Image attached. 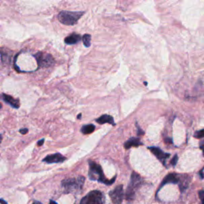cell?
Here are the masks:
<instances>
[{
	"instance_id": "obj_5",
	"label": "cell",
	"mask_w": 204,
	"mask_h": 204,
	"mask_svg": "<svg viewBox=\"0 0 204 204\" xmlns=\"http://www.w3.org/2000/svg\"><path fill=\"white\" fill-rule=\"evenodd\" d=\"M81 204H102L105 202V195L100 191L89 192L81 200Z\"/></svg>"
},
{
	"instance_id": "obj_27",
	"label": "cell",
	"mask_w": 204,
	"mask_h": 204,
	"mask_svg": "<svg viewBox=\"0 0 204 204\" xmlns=\"http://www.w3.org/2000/svg\"><path fill=\"white\" fill-rule=\"evenodd\" d=\"M49 202H50V203H54V204L57 203V202H55V201H53V200H50V201H49Z\"/></svg>"
},
{
	"instance_id": "obj_4",
	"label": "cell",
	"mask_w": 204,
	"mask_h": 204,
	"mask_svg": "<svg viewBox=\"0 0 204 204\" xmlns=\"http://www.w3.org/2000/svg\"><path fill=\"white\" fill-rule=\"evenodd\" d=\"M141 177L136 172H132L131 176L130 183L127 187L126 193H125V198L128 201L133 200L135 198V192L139 188L141 184Z\"/></svg>"
},
{
	"instance_id": "obj_15",
	"label": "cell",
	"mask_w": 204,
	"mask_h": 204,
	"mask_svg": "<svg viewBox=\"0 0 204 204\" xmlns=\"http://www.w3.org/2000/svg\"><path fill=\"white\" fill-rule=\"evenodd\" d=\"M142 143L140 142V139L138 138H130L129 140H127L126 142L125 143V148L126 149H129V148H132V147H138L140 145H142Z\"/></svg>"
},
{
	"instance_id": "obj_2",
	"label": "cell",
	"mask_w": 204,
	"mask_h": 204,
	"mask_svg": "<svg viewBox=\"0 0 204 204\" xmlns=\"http://www.w3.org/2000/svg\"><path fill=\"white\" fill-rule=\"evenodd\" d=\"M84 180L85 179L84 176H78L77 178H71L63 180L62 182V186L64 193L78 194L81 192L84 183Z\"/></svg>"
},
{
	"instance_id": "obj_20",
	"label": "cell",
	"mask_w": 204,
	"mask_h": 204,
	"mask_svg": "<svg viewBox=\"0 0 204 204\" xmlns=\"http://www.w3.org/2000/svg\"><path fill=\"white\" fill-rule=\"evenodd\" d=\"M199 195L200 199L202 200V203H204V191H200L199 193Z\"/></svg>"
},
{
	"instance_id": "obj_1",
	"label": "cell",
	"mask_w": 204,
	"mask_h": 204,
	"mask_svg": "<svg viewBox=\"0 0 204 204\" xmlns=\"http://www.w3.org/2000/svg\"><path fill=\"white\" fill-rule=\"evenodd\" d=\"M89 177L91 180H94V181H97L99 183H104L106 185H111L116 180V176L112 179V180H109L105 176L104 173H103V170L100 164H97V163L93 162L92 160H89Z\"/></svg>"
},
{
	"instance_id": "obj_3",
	"label": "cell",
	"mask_w": 204,
	"mask_h": 204,
	"mask_svg": "<svg viewBox=\"0 0 204 204\" xmlns=\"http://www.w3.org/2000/svg\"><path fill=\"white\" fill-rule=\"evenodd\" d=\"M84 14V12H80V11H61L58 14V18L59 22L64 25L67 26H74L78 23L81 16Z\"/></svg>"
},
{
	"instance_id": "obj_22",
	"label": "cell",
	"mask_w": 204,
	"mask_h": 204,
	"mask_svg": "<svg viewBox=\"0 0 204 204\" xmlns=\"http://www.w3.org/2000/svg\"><path fill=\"white\" fill-rule=\"evenodd\" d=\"M20 133L23 134V135H25V134H27V132H28V129H20Z\"/></svg>"
},
{
	"instance_id": "obj_10",
	"label": "cell",
	"mask_w": 204,
	"mask_h": 204,
	"mask_svg": "<svg viewBox=\"0 0 204 204\" xmlns=\"http://www.w3.org/2000/svg\"><path fill=\"white\" fill-rule=\"evenodd\" d=\"M66 160L65 156L61 153H55L53 155H49L43 159V162L47 164H58V163H62Z\"/></svg>"
},
{
	"instance_id": "obj_19",
	"label": "cell",
	"mask_w": 204,
	"mask_h": 204,
	"mask_svg": "<svg viewBox=\"0 0 204 204\" xmlns=\"http://www.w3.org/2000/svg\"><path fill=\"white\" fill-rule=\"evenodd\" d=\"M177 161H178V156L176 155L174 156V157H173L172 160H171V164L172 166H176V164H177Z\"/></svg>"
},
{
	"instance_id": "obj_28",
	"label": "cell",
	"mask_w": 204,
	"mask_h": 204,
	"mask_svg": "<svg viewBox=\"0 0 204 204\" xmlns=\"http://www.w3.org/2000/svg\"><path fill=\"white\" fill-rule=\"evenodd\" d=\"M2 140H3V135H0V144H1V142H2Z\"/></svg>"
},
{
	"instance_id": "obj_13",
	"label": "cell",
	"mask_w": 204,
	"mask_h": 204,
	"mask_svg": "<svg viewBox=\"0 0 204 204\" xmlns=\"http://www.w3.org/2000/svg\"><path fill=\"white\" fill-rule=\"evenodd\" d=\"M81 36L78 33H72L65 38V42L67 45L77 44L81 41Z\"/></svg>"
},
{
	"instance_id": "obj_17",
	"label": "cell",
	"mask_w": 204,
	"mask_h": 204,
	"mask_svg": "<svg viewBox=\"0 0 204 204\" xmlns=\"http://www.w3.org/2000/svg\"><path fill=\"white\" fill-rule=\"evenodd\" d=\"M82 41L84 46L89 47L90 45H91V35H90V34H88V33L84 34V35L82 37Z\"/></svg>"
},
{
	"instance_id": "obj_26",
	"label": "cell",
	"mask_w": 204,
	"mask_h": 204,
	"mask_svg": "<svg viewBox=\"0 0 204 204\" xmlns=\"http://www.w3.org/2000/svg\"><path fill=\"white\" fill-rule=\"evenodd\" d=\"M0 202H1V203H7V202H6V201H4L3 199H0Z\"/></svg>"
},
{
	"instance_id": "obj_23",
	"label": "cell",
	"mask_w": 204,
	"mask_h": 204,
	"mask_svg": "<svg viewBox=\"0 0 204 204\" xmlns=\"http://www.w3.org/2000/svg\"><path fill=\"white\" fill-rule=\"evenodd\" d=\"M44 141H45V140L44 139H42V140H38V146H42V144H44Z\"/></svg>"
},
{
	"instance_id": "obj_25",
	"label": "cell",
	"mask_w": 204,
	"mask_h": 204,
	"mask_svg": "<svg viewBox=\"0 0 204 204\" xmlns=\"http://www.w3.org/2000/svg\"><path fill=\"white\" fill-rule=\"evenodd\" d=\"M144 132H143L142 130H141L140 128H139V127H138V132H137L138 135H144Z\"/></svg>"
},
{
	"instance_id": "obj_12",
	"label": "cell",
	"mask_w": 204,
	"mask_h": 204,
	"mask_svg": "<svg viewBox=\"0 0 204 204\" xmlns=\"http://www.w3.org/2000/svg\"><path fill=\"white\" fill-rule=\"evenodd\" d=\"M180 181V176L179 175L176 174H169L164 178V180H163L161 186H160V189L164 186V185H166L167 183H178Z\"/></svg>"
},
{
	"instance_id": "obj_18",
	"label": "cell",
	"mask_w": 204,
	"mask_h": 204,
	"mask_svg": "<svg viewBox=\"0 0 204 204\" xmlns=\"http://www.w3.org/2000/svg\"><path fill=\"white\" fill-rule=\"evenodd\" d=\"M195 138L197 139H202V138L204 137V129H202V130L197 131V132H195V135H194Z\"/></svg>"
},
{
	"instance_id": "obj_8",
	"label": "cell",
	"mask_w": 204,
	"mask_h": 204,
	"mask_svg": "<svg viewBox=\"0 0 204 204\" xmlns=\"http://www.w3.org/2000/svg\"><path fill=\"white\" fill-rule=\"evenodd\" d=\"M148 149L151 151V152L156 156L159 160H160L163 163L164 165L166 166V160L168 157H170V154L169 153H165L160 148H156V147H148Z\"/></svg>"
},
{
	"instance_id": "obj_24",
	"label": "cell",
	"mask_w": 204,
	"mask_h": 204,
	"mask_svg": "<svg viewBox=\"0 0 204 204\" xmlns=\"http://www.w3.org/2000/svg\"><path fill=\"white\" fill-rule=\"evenodd\" d=\"M165 143H167V144H172V140L171 138H166L165 139Z\"/></svg>"
},
{
	"instance_id": "obj_9",
	"label": "cell",
	"mask_w": 204,
	"mask_h": 204,
	"mask_svg": "<svg viewBox=\"0 0 204 204\" xmlns=\"http://www.w3.org/2000/svg\"><path fill=\"white\" fill-rule=\"evenodd\" d=\"M12 52L6 48H0V62L3 66L11 64Z\"/></svg>"
},
{
	"instance_id": "obj_31",
	"label": "cell",
	"mask_w": 204,
	"mask_h": 204,
	"mask_svg": "<svg viewBox=\"0 0 204 204\" xmlns=\"http://www.w3.org/2000/svg\"><path fill=\"white\" fill-rule=\"evenodd\" d=\"M203 169H204V168H203Z\"/></svg>"
},
{
	"instance_id": "obj_16",
	"label": "cell",
	"mask_w": 204,
	"mask_h": 204,
	"mask_svg": "<svg viewBox=\"0 0 204 204\" xmlns=\"http://www.w3.org/2000/svg\"><path fill=\"white\" fill-rule=\"evenodd\" d=\"M94 130H95V126L90 124V125H83L81 129V132L84 135H86V134L92 133L93 132H94Z\"/></svg>"
},
{
	"instance_id": "obj_29",
	"label": "cell",
	"mask_w": 204,
	"mask_h": 204,
	"mask_svg": "<svg viewBox=\"0 0 204 204\" xmlns=\"http://www.w3.org/2000/svg\"><path fill=\"white\" fill-rule=\"evenodd\" d=\"M81 113H80V114H78V118H81Z\"/></svg>"
},
{
	"instance_id": "obj_14",
	"label": "cell",
	"mask_w": 204,
	"mask_h": 204,
	"mask_svg": "<svg viewBox=\"0 0 204 204\" xmlns=\"http://www.w3.org/2000/svg\"><path fill=\"white\" fill-rule=\"evenodd\" d=\"M96 121L100 125H103V124H110V125H115V122H114V119L112 116L110 115H107V114H104L102 115L101 116H100L99 118H97Z\"/></svg>"
},
{
	"instance_id": "obj_6",
	"label": "cell",
	"mask_w": 204,
	"mask_h": 204,
	"mask_svg": "<svg viewBox=\"0 0 204 204\" xmlns=\"http://www.w3.org/2000/svg\"><path fill=\"white\" fill-rule=\"evenodd\" d=\"M34 57L37 61L38 68H48L54 65V59L53 56L49 54L38 52Z\"/></svg>"
},
{
	"instance_id": "obj_30",
	"label": "cell",
	"mask_w": 204,
	"mask_h": 204,
	"mask_svg": "<svg viewBox=\"0 0 204 204\" xmlns=\"http://www.w3.org/2000/svg\"><path fill=\"white\" fill-rule=\"evenodd\" d=\"M1 108H2V105L0 104V109H1Z\"/></svg>"
},
{
	"instance_id": "obj_21",
	"label": "cell",
	"mask_w": 204,
	"mask_h": 204,
	"mask_svg": "<svg viewBox=\"0 0 204 204\" xmlns=\"http://www.w3.org/2000/svg\"><path fill=\"white\" fill-rule=\"evenodd\" d=\"M199 146H200V149L202 151V152H203V156H204V140L201 141L200 145H199Z\"/></svg>"
},
{
	"instance_id": "obj_11",
	"label": "cell",
	"mask_w": 204,
	"mask_h": 204,
	"mask_svg": "<svg viewBox=\"0 0 204 204\" xmlns=\"http://www.w3.org/2000/svg\"><path fill=\"white\" fill-rule=\"evenodd\" d=\"M0 99L3 100L7 105H10L14 109H18L20 107L19 100L18 99L14 98L12 96L7 95V94H5V93H2V94H0Z\"/></svg>"
},
{
	"instance_id": "obj_7",
	"label": "cell",
	"mask_w": 204,
	"mask_h": 204,
	"mask_svg": "<svg viewBox=\"0 0 204 204\" xmlns=\"http://www.w3.org/2000/svg\"><path fill=\"white\" fill-rule=\"evenodd\" d=\"M124 189L123 185H119L114 189L109 192V196L111 198V200L113 203L120 204L123 202L124 199Z\"/></svg>"
}]
</instances>
